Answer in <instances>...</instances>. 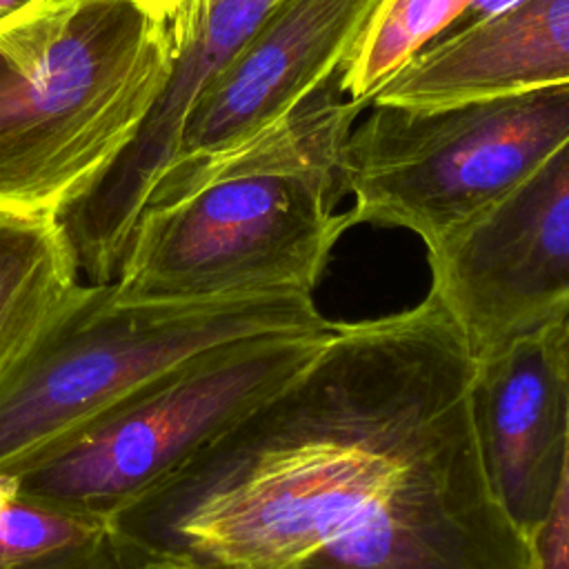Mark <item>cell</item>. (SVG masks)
Masks as SVG:
<instances>
[{
	"mask_svg": "<svg viewBox=\"0 0 569 569\" xmlns=\"http://www.w3.org/2000/svg\"><path fill=\"white\" fill-rule=\"evenodd\" d=\"M569 133V84L438 107L369 102L342 147L353 224L438 247L507 198Z\"/></svg>",
	"mask_w": 569,
	"mask_h": 569,
	"instance_id": "cell-6",
	"label": "cell"
},
{
	"mask_svg": "<svg viewBox=\"0 0 569 569\" xmlns=\"http://www.w3.org/2000/svg\"><path fill=\"white\" fill-rule=\"evenodd\" d=\"M273 4L187 0L171 18L176 53L156 102L129 144L56 213L84 282L116 280L149 196L173 162L191 107Z\"/></svg>",
	"mask_w": 569,
	"mask_h": 569,
	"instance_id": "cell-8",
	"label": "cell"
},
{
	"mask_svg": "<svg viewBox=\"0 0 569 569\" xmlns=\"http://www.w3.org/2000/svg\"><path fill=\"white\" fill-rule=\"evenodd\" d=\"M336 322L207 349L36 451L18 493L109 522L293 378Z\"/></svg>",
	"mask_w": 569,
	"mask_h": 569,
	"instance_id": "cell-5",
	"label": "cell"
},
{
	"mask_svg": "<svg viewBox=\"0 0 569 569\" xmlns=\"http://www.w3.org/2000/svg\"><path fill=\"white\" fill-rule=\"evenodd\" d=\"M18 493V482H16V476L9 473V471H0V513L2 509L7 507V502L11 498H16Z\"/></svg>",
	"mask_w": 569,
	"mask_h": 569,
	"instance_id": "cell-19",
	"label": "cell"
},
{
	"mask_svg": "<svg viewBox=\"0 0 569 569\" xmlns=\"http://www.w3.org/2000/svg\"><path fill=\"white\" fill-rule=\"evenodd\" d=\"M565 409L551 322L476 356L471 418L480 460L496 502L527 545L558 491Z\"/></svg>",
	"mask_w": 569,
	"mask_h": 569,
	"instance_id": "cell-10",
	"label": "cell"
},
{
	"mask_svg": "<svg viewBox=\"0 0 569 569\" xmlns=\"http://www.w3.org/2000/svg\"><path fill=\"white\" fill-rule=\"evenodd\" d=\"M469 0H380L340 67V87L367 104L416 53L442 36Z\"/></svg>",
	"mask_w": 569,
	"mask_h": 569,
	"instance_id": "cell-13",
	"label": "cell"
},
{
	"mask_svg": "<svg viewBox=\"0 0 569 569\" xmlns=\"http://www.w3.org/2000/svg\"><path fill=\"white\" fill-rule=\"evenodd\" d=\"M84 284L56 216L0 211V382Z\"/></svg>",
	"mask_w": 569,
	"mask_h": 569,
	"instance_id": "cell-12",
	"label": "cell"
},
{
	"mask_svg": "<svg viewBox=\"0 0 569 569\" xmlns=\"http://www.w3.org/2000/svg\"><path fill=\"white\" fill-rule=\"evenodd\" d=\"M367 104L340 71L289 118L187 176L160 184L133 229L111 298L198 302L311 293L338 238L353 224L342 147Z\"/></svg>",
	"mask_w": 569,
	"mask_h": 569,
	"instance_id": "cell-2",
	"label": "cell"
},
{
	"mask_svg": "<svg viewBox=\"0 0 569 569\" xmlns=\"http://www.w3.org/2000/svg\"><path fill=\"white\" fill-rule=\"evenodd\" d=\"M569 84V0H522L416 53L369 102L438 107Z\"/></svg>",
	"mask_w": 569,
	"mask_h": 569,
	"instance_id": "cell-11",
	"label": "cell"
},
{
	"mask_svg": "<svg viewBox=\"0 0 569 569\" xmlns=\"http://www.w3.org/2000/svg\"><path fill=\"white\" fill-rule=\"evenodd\" d=\"M473 369L431 293L336 322L109 536L129 569H531L485 476Z\"/></svg>",
	"mask_w": 569,
	"mask_h": 569,
	"instance_id": "cell-1",
	"label": "cell"
},
{
	"mask_svg": "<svg viewBox=\"0 0 569 569\" xmlns=\"http://www.w3.org/2000/svg\"><path fill=\"white\" fill-rule=\"evenodd\" d=\"M325 322L311 293L122 305L87 282L0 382V471L207 349Z\"/></svg>",
	"mask_w": 569,
	"mask_h": 569,
	"instance_id": "cell-4",
	"label": "cell"
},
{
	"mask_svg": "<svg viewBox=\"0 0 569 569\" xmlns=\"http://www.w3.org/2000/svg\"><path fill=\"white\" fill-rule=\"evenodd\" d=\"M378 2L276 0L191 107L173 162L156 187L227 156L289 118L340 71Z\"/></svg>",
	"mask_w": 569,
	"mask_h": 569,
	"instance_id": "cell-9",
	"label": "cell"
},
{
	"mask_svg": "<svg viewBox=\"0 0 569 569\" xmlns=\"http://www.w3.org/2000/svg\"><path fill=\"white\" fill-rule=\"evenodd\" d=\"M429 293L473 356L569 309V133L493 209L427 249Z\"/></svg>",
	"mask_w": 569,
	"mask_h": 569,
	"instance_id": "cell-7",
	"label": "cell"
},
{
	"mask_svg": "<svg viewBox=\"0 0 569 569\" xmlns=\"http://www.w3.org/2000/svg\"><path fill=\"white\" fill-rule=\"evenodd\" d=\"M176 53L142 0H44L0 22V211L56 216L136 136Z\"/></svg>",
	"mask_w": 569,
	"mask_h": 569,
	"instance_id": "cell-3",
	"label": "cell"
},
{
	"mask_svg": "<svg viewBox=\"0 0 569 569\" xmlns=\"http://www.w3.org/2000/svg\"><path fill=\"white\" fill-rule=\"evenodd\" d=\"M518 2H522V0H469V4L462 9V13H460V16L451 22V27H449L442 36H438V38L453 36V33H458V31H465V29L473 27V24H480V22H485V20H489V18H493V16H498V13L507 11V9H511V7H516ZM438 38H436V40H438Z\"/></svg>",
	"mask_w": 569,
	"mask_h": 569,
	"instance_id": "cell-17",
	"label": "cell"
},
{
	"mask_svg": "<svg viewBox=\"0 0 569 569\" xmlns=\"http://www.w3.org/2000/svg\"><path fill=\"white\" fill-rule=\"evenodd\" d=\"M0 569H129L122 560L118 547L113 545L109 529L104 536L60 551L44 558L27 560V562H13V565H0Z\"/></svg>",
	"mask_w": 569,
	"mask_h": 569,
	"instance_id": "cell-16",
	"label": "cell"
},
{
	"mask_svg": "<svg viewBox=\"0 0 569 569\" xmlns=\"http://www.w3.org/2000/svg\"><path fill=\"white\" fill-rule=\"evenodd\" d=\"M44 0H0V22L16 16V13H22L36 4H40Z\"/></svg>",
	"mask_w": 569,
	"mask_h": 569,
	"instance_id": "cell-18",
	"label": "cell"
},
{
	"mask_svg": "<svg viewBox=\"0 0 569 569\" xmlns=\"http://www.w3.org/2000/svg\"><path fill=\"white\" fill-rule=\"evenodd\" d=\"M551 333L565 378V445L560 482L551 511L529 540L531 569H569V309L551 322Z\"/></svg>",
	"mask_w": 569,
	"mask_h": 569,
	"instance_id": "cell-15",
	"label": "cell"
},
{
	"mask_svg": "<svg viewBox=\"0 0 569 569\" xmlns=\"http://www.w3.org/2000/svg\"><path fill=\"white\" fill-rule=\"evenodd\" d=\"M147 7H151L153 11H158L160 16H164V18H173L182 7H184V2L187 0H142Z\"/></svg>",
	"mask_w": 569,
	"mask_h": 569,
	"instance_id": "cell-20",
	"label": "cell"
},
{
	"mask_svg": "<svg viewBox=\"0 0 569 569\" xmlns=\"http://www.w3.org/2000/svg\"><path fill=\"white\" fill-rule=\"evenodd\" d=\"M107 522L16 493L0 513V565L27 562L87 545Z\"/></svg>",
	"mask_w": 569,
	"mask_h": 569,
	"instance_id": "cell-14",
	"label": "cell"
}]
</instances>
